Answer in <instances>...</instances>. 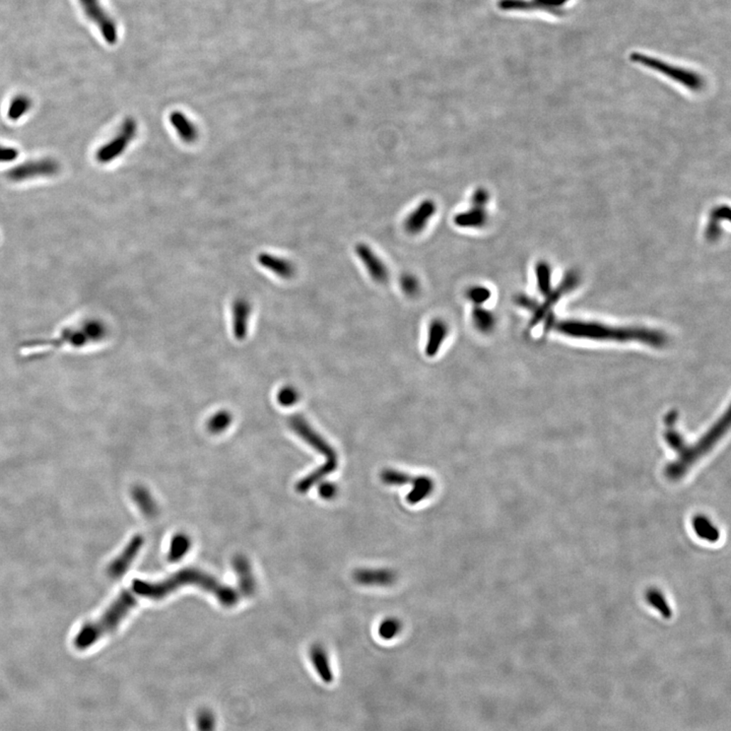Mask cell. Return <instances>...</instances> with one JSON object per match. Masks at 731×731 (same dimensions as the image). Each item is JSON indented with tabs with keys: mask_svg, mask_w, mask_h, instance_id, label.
Instances as JSON below:
<instances>
[{
	"mask_svg": "<svg viewBox=\"0 0 731 731\" xmlns=\"http://www.w3.org/2000/svg\"><path fill=\"white\" fill-rule=\"evenodd\" d=\"M289 424L292 430L318 454L326 457V459L337 458L334 448L315 429L312 428L305 417H302L301 414H295L290 417Z\"/></svg>",
	"mask_w": 731,
	"mask_h": 731,
	"instance_id": "cell-8",
	"label": "cell"
},
{
	"mask_svg": "<svg viewBox=\"0 0 731 731\" xmlns=\"http://www.w3.org/2000/svg\"><path fill=\"white\" fill-rule=\"evenodd\" d=\"M577 282L578 275H575V273H570L569 275L565 277V280H563L562 284L559 285L558 289L549 292L548 298H546V301H544V303L542 304V305H539V304H537V307H535L534 310L532 311V312H534V317H532V322H530V326L534 327L535 325L539 324L542 319H544L549 309L555 305L559 299H560L561 297H563V295H565L566 292H570L571 290L576 285Z\"/></svg>",
	"mask_w": 731,
	"mask_h": 731,
	"instance_id": "cell-14",
	"label": "cell"
},
{
	"mask_svg": "<svg viewBox=\"0 0 731 731\" xmlns=\"http://www.w3.org/2000/svg\"><path fill=\"white\" fill-rule=\"evenodd\" d=\"M437 205L431 199L423 200L405 221V229L409 234L417 235L423 232L431 219L435 216Z\"/></svg>",
	"mask_w": 731,
	"mask_h": 731,
	"instance_id": "cell-13",
	"label": "cell"
},
{
	"mask_svg": "<svg viewBox=\"0 0 731 731\" xmlns=\"http://www.w3.org/2000/svg\"><path fill=\"white\" fill-rule=\"evenodd\" d=\"M646 600L666 619H669L673 615V612H671V608L667 603L666 598L657 589H649L646 593Z\"/></svg>",
	"mask_w": 731,
	"mask_h": 731,
	"instance_id": "cell-32",
	"label": "cell"
},
{
	"mask_svg": "<svg viewBox=\"0 0 731 731\" xmlns=\"http://www.w3.org/2000/svg\"><path fill=\"white\" fill-rule=\"evenodd\" d=\"M250 312L251 307L245 299H237L233 304V332L238 341H242L247 336Z\"/></svg>",
	"mask_w": 731,
	"mask_h": 731,
	"instance_id": "cell-20",
	"label": "cell"
},
{
	"mask_svg": "<svg viewBox=\"0 0 731 731\" xmlns=\"http://www.w3.org/2000/svg\"><path fill=\"white\" fill-rule=\"evenodd\" d=\"M185 586L198 587L212 594L224 607H234L239 601V594L232 587L221 583L211 575L197 568H184L167 579L155 583L138 579L132 582L134 593L153 600H161Z\"/></svg>",
	"mask_w": 731,
	"mask_h": 731,
	"instance_id": "cell-1",
	"label": "cell"
},
{
	"mask_svg": "<svg viewBox=\"0 0 731 731\" xmlns=\"http://www.w3.org/2000/svg\"><path fill=\"white\" fill-rule=\"evenodd\" d=\"M730 219V209L727 207H720L712 212L711 221L706 229V237L711 241H715L721 234L720 227L718 223L721 221Z\"/></svg>",
	"mask_w": 731,
	"mask_h": 731,
	"instance_id": "cell-30",
	"label": "cell"
},
{
	"mask_svg": "<svg viewBox=\"0 0 731 731\" xmlns=\"http://www.w3.org/2000/svg\"><path fill=\"white\" fill-rule=\"evenodd\" d=\"M546 329H555L565 336L578 339H594V341H634L660 348L666 343L667 339L662 332L657 330L640 329V327H614L596 322L579 321V320H556L549 317Z\"/></svg>",
	"mask_w": 731,
	"mask_h": 731,
	"instance_id": "cell-3",
	"label": "cell"
},
{
	"mask_svg": "<svg viewBox=\"0 0 731 731\" xmlns=\"http://www.w3.org/2000/svg\"><path fill=\"white\" fill-rule=\"evenodd\" d=\"M412 489L407 495V502L410 505H416L430 496L434 490V482L426 476L412 478Z\"/></svg>",
	"mask_w": 731,
	"mask_h": 731,
	"instance_id": "cell-25",
	"label": "cell"
},
{
	"mask_svg": "<svg viewBox=\"0 0 731 731\" xmlns=\"http://www.w3.org/2000/svg\"><path fill=\"white\" fill-rule=\"evenodd\" d=\"M402 629V624L400 620L395 619V617H388L381 622L378 633L384 640H391L400 633Z\"/></svg>",
	"mask_w": 731,
	"mask_h": 731,
	"instance_id": "cell-37",
	"label": "cell"
},
{
	"mask_svg": "<svg viewBox=\"0 0 731 731\" xmlns=\"http://www.w3.org/2000/svg\"><path fill=\"white\" fill-rule=\"evenodd\" d=\"M631 60L637 65H642L644 67L666 75L669 79H673L674 82H678L691 91L699 92L704 88L705 81L702 75L693 72V70L671 65L666 61L654 58L653 56L646 55V54L639 53V52L631 54Z\"/></svg>",
	"mask_w": 731,
	"mask_h": 731,
	"instance_id": "cell-6",
	"label": "cell"
},
{
	"mask_svg": "<svg viewBox=\"0 0 731 731\" xmlns=\"http://www.w3.org/2000/svg\"><path fill=\"white\" fill-rule=\"evenodd\" d=\"M337 492H339V490H337L336 483H334L323 482L320 483L319 488H318V493H319L320 497L322 499L327 500V501L334 499L336 497Z\"/></svg>",
	"mask_w": 731,
	"mask_h": 731,
	"instance_id": "cell-41",
	"label": "cell"
},
{
	"mask_svg": "<svg viewBox=\"0 0 731 731\" xmlns=\"http://www.w3.org/2000/svg\"><path fill=\"white\" fill-rule=\"evenodd\" d=\"M356 254L364 264L366 270L374 282L385 284L389 280V270L380 257L365 243H358L355 247Z\"/></svg>",
	"mask_w": 731,
	"mask_h": 731,
	"instance_id": "cell-12",
	"label": "cell"
},
{
	"mask_svg": "<svg viewBox=\"0 0 731 731\" xmlns=\"http://www.w3.org/2000/svg\"><path fill=\"white\" fill-rule=\"evenodd\" d=\"M233 568L237 575L240 590L246 598H251L256 593V580L249 561L245 556H237L233 560Z\"/></svg>",
	"mask_w": 731,
	"mask_h": 731,
	"instance_id": "cell-17",
	"label": "cell"
},
{
	"mask_svg": "<svg viewBox=\"0 0 731 731\" xmlns=\"http://www.w3.org/2000/svg\"><path fill=\"white\" fill-rule=\"evenodd\" d=\"M353 577L364 586H390L396 581L395 571L389 569H358L353 572Z\"/></svg>",
	"mask_w": 731,
	"mask_h": 731,
	"instance_id": "cell-16",
	"label": "cell"
},
{
	"mask_svg": "<svg viewBox=\"0 0 731 731\" xmlns=\"http://www.w3.org/2000/svg\"><path fill=\"white\" fill-rule=\"evenodd\" d=\"M310 655L316 671L321 676L322 680L326 681V683H331L332 680H334V674H332L331 669H330L326 651L323 649L321 646L315 645L311 649Z\"/></svg>",
	"mask_w": 731,
	"mask_h": 731,
	"instance_id": "cell-27",
	"label": "cell"
},
{
	"mask_svg": "<svg viewBox=\"0 0 731 731\" xmlns=\"http://www.w3.org/2000/svg\"><path fill=\"white\" fill-rule=\"evenodd\" d=\"M448 332H449V329L444 320L440 319V318L432 320L429 324L428 339H427L426 348H424V353L429 358H434L438 355L448 336Z\"/></svg>",
	"mask_w": 731,
	"mask_h": 731,
	"instance_id": "cell-18",
	"label": "cell"
},
{
	"mask_svg": "<svg viewBox=\"0 0 731 731\" xmlns=\"http://www.w3.org/2000/svg\"><path fill=\"white\" fill-rule=\"evenodd\" d=\"M400 287H402L403 294L405 296L414 298L417 295H419L421 285H419V280H417L416 275H412V273H405L400 277Z\"/></svg>",
	"mask_w": 731,
	"mask_h": 731,
	"instance_id": "cell-38",
	"label": "cell"
},
{
	"mask_svg": "<svg viewBox=\"0 0 731 731\" xmlns=\"http://www.w3.org/2000/svg\"><path fill=\"white\" fill-rule=\"evenodd\" d=\"M136 131H138V123L136 120L131 117L126 118L116 136L111 139L109 143H105L99 148L96 154L97 161L101 164H108L113 160H116L118 157L123 154L128 148L129 143L136 138Z\"/></svg>",
	"mask_w": 731,
	"mask_h": 731,
	"instance_id": "cell-7",
	"label": "cell"
},
{
	"mask_svg": "<svg viewBox=\"0 0 731 731\" xmlns=\"http://www.w3.org/2000/svg\"><path fill=\"white\" fill-rule=\"evenodd\" d=\"M489 221L487 207L471 204L466 211L459 212L454 218L455 225L464 229H482Z\"/></svg>",
	"mask_w": 731,
	"mask_h": 731,
	"instance_id": "cell-19",
	"label": "cell"
},
{
	"mask_svg": "<svg viewBox=\"0 0 731 731\" xmlns=\"http://www.w3.org/2000/svg\"><path fill=\"white\" fill-rule=\"evenodd\" d=\"M259 264L263 265L266 270H270L271 273L278 275V277L284 278V280H290L295 275L296 273V268H295L294 264L290 263L287 259L282 258V257L271 255L268 253H261L257 257Z\"/></svg>",
	"mask_w": 731,
	"mask_h": 731,
	"instance_id": "cell-21",
	"label": "cell"
},
{
	"mask_svg": "<svg viewBox=\"0 0 731 731\" xmlns=\"http://www.w3.org/2000/svg\"><path fill=\"white\" fill-rule=\"evenodd\" d=\"M693 527L698 537L705 541L715 542L720 537V532L706 516H696L693 521Z\"/></svg>",
	"mask_w": 731,
	"mask_h": 731,
	"instance_id": "cell-29",
	"label": "cell"
},
{
	"mask_svg": "<svg viewBox=\"0 0 731 731\" xmlns=\"http://www.w3.org/2000/svg\"><path fill=\"white\" fill-rule=\"evenodd\" d=\"M106 334L107 329L99 320H79L62 325L48 339L23 343L20 353L23 358H34L54 351H89L91 346L103 341Z\"/></svg>",
	"mask_w": 731,
	"mask_h": 731,
	"instance_id": "cell-2",
	"label": "cell"
},
{
	"mask_svg": "<svg viewBox=\"0 0 731 731\" xmlns=\"http://www.w3.org/2000/svg\"><path fill=\"white\" fill-rule=\"evenodd\" d=\"M79 4L89 20L95 23L97 27H99L101 34L107 40L108 43H115L117 38L116 26L108 15L107 11H104L100 1L99 0H79Z\"/></svg>",
	"mask_w": 731,
	"mask_h": 731,
	"instance_id": "cell-11",
	"label": "cell"
},
{
	"mask_svg": "<svg viewBox=\"0 0 731 731\" xmlns=\"http://www.w3.org/2000/svg\"><path fill=\"white\" fill-rule=\"evenodd\" d=\"M136 605L133 594L128 590L122 591L100 619L88 622L79 630L75 639V647L84 650L95 645L103 637L114 632Z\"/></svg>",
	"mask_w": 731,
	"mask_h": 731,
	"instance_id": "cell-5",
	"label": "cell"
},
{
	"mask_svg": "<svg viewBox=\"0 0 731 731\" xmlns=\"http://www.w3.org/2000/svg\"><path fill=\"white\" fill-rule=\"evenodd\" d=\"M380 478L382 482L388 485H403L412 482V478L409 473L392 468L384 469Z\"/></svg>",
	"mask_w": 731,
	"mask_h": 731,
	"instance_id": "cell-35",
	"label": "cell"
},
{
	"mask_svg": "<svg viewBox=\"0 0 731 731\" xmlns=\"http://www.w3.org/2000/svg\"><path fill=\"white\" fill-rule=\"evenodd\" d=\"M32 107L29 97L18 95L11 102L8 110V116L11 121L20 119Z\"/></svg>",
	"mask_w": 731,
	"mask_h": 731,
	"instance_id": "cell-33",
	"label": "cell"
},
{
	"mask_svg": "<svg viewBox=\"0 0 731 731\" xmlns=\"http://www.w3.org/2000/svg\"><path fill=\"white\" fill-rule=\"evenodd\" d=\"M730 412L725 414L697 443L688 446L687 442L683 440L680 432L674 428V423L676 422V416L671 414L667 417L666 423H669V428L667 429L664 438L667 444L671 449L676 450L678 454V458L671 462L666 468V476L669 480H678L683 478L688 473V469L705 456L708 452L713 449L714 446L719 442L726 431L730 428Z\"/></svg>",
	"mask_w": 731,
	"mask_h": 731,
	"instance_id": "cell-4",
	"label": "cell"
},
{
	"mask_svg": "<svg viewBox=\"0 0 731 731\" xmlns=\"http://www.w3.org/2000/svg\"><path fill=\"white\" fill-rule=\"evenodd\" d=\"M490 198L489 191L485 189V188L478 187L471 195V204L487 207L490 202Z\"/></svg>",
	"mask_w": 731,
	"mask_h": 731,
	"instance_id": "cell-40",
	"label": "cell"
},
{
	"mask_svg": "<svg viewBox=\"0 0 731 731\" xmlns=\"http://www.w3.org/2000/svg\"><path fill=\"white\" fill-rule=\"evenodd\" d=\"M143 546V539L141 535H136L131 542H128L123 551L117 556L116 560L114 561L110 566V574L111 576L115 578H119L121 575H123L127 570H128L129 566L131 565L132 562L136 560L138 556L139 551Z\"/></svg>",
	"mask_w": 731,
	"mask_h": 731,
	"instance_id": "cell-15",
	"label": "cell"
},
{
	"mask_svg": "<svg viewBox=\"0 0 731 731\" xmlns=\"http://www.w3.org/2000/svg\"><path fill=\"white\" fill-rule=\"evenodd\" d=\"M492 297V292L485 285H473L466 291V298L475 306H483Z\"/></svg>",
	"mask_w": 731,
	"mask_h": 731,
	"instance_id": "cell-36",
	"label": "cell"
},
{
	"mask_svg": "<svg viewBox=\"0 0 731 731\" xmlns=\"http://www.w3.org/2000/svg\"><path fill=\"white\" fill-rule=\"evenodd\" d=\"M471 321L480 334H490L496 327L497 319L492 311L483 306H475L471 313Z\"/></svg>",
	"mask_w": 731,
	"mask_h": 731,
	"instance_id": "cell-24",
	"label": "cell"
},
{
	"mask_svg": "<svg viewBox=\"0 0 731 731\" xmlns=\"http://www.w3.org/2000/svg\"><path fill=\"white\" fill-rule=\"evenodd\" d=\"M18 150L11 146L0 145V163H11L18 159Z\"/></svg>",
	"mask_w": 731,
	"mask_h": 731,
	"instance_id": "cell-42",
	"label": "cell"
},
{
	"mask_svg": "<svg viewBox=\"0 0 731 731\" xmlns=\"http://www.w3.org/2000/svg\"><path fill=\"white\" fill-rule=\"evenodd\" d=\"M570 0H500L498 6L505 11H542L551 15H563L564 6Z\"/></svg>",
	"mask_w": 731,
	"mask_h": 731,
	"instance_id": "cell-9",
	"label": "cell"
},
{
	"mask_svg": "<svg viewBox=\"0 0 731 731\" xmlns=\"http://www.w3.org/2000/svg\"><path fill=\"white\" fill-rule=\"evenodd\" d=\"M132 497L138 508L141 509V513L146 517H154L157 515L158 505L152 494L145 487L138 485V487L134 488L132 490Z\"/></svg>",
	"mask_w": 731,
	"mask_h": 731,
	"instance_id": "cell-26",
	"label": "cell"
},
{
	"mask_svg": "<svg viewBox=\"0 0 731 731\" xmlns=\"http://www.w3.org/2000/svg\"><path fill=\"white\" fill-rule=\"evenodd\" d=\"M232 414L227 410H219L207 422V429L211 434H221L227 430L232 423Z\"/></svg>",
	"mask_w": 731,
	"mask_h": 731,
	"instance_id": "cell-31",
	"label": "cell"
},
{
	"mask_svg": "<svg viewBox=\"0 0 731 731\" xmlns=\"http://www.w3.org/2000/svg\"><path fill=\"white\" fill-rule=\"evenodd\" d=\"M170 123L175 129L177 134L180 136L184 143H193L197 141L198 138V131L197 126L192 123V121L184 115V113L180 111H173L170 114Z\"/></svg>",
	"mask_w": 731,
	"mask_h": 731,
	"instance_id": "cell-23",
	"label": "cell"
},
{
	"mask_svg": "<svg viewBox=\"0 0 731 731\" xmlns=\"http://www.w3.org/2000/svg\"><path fill=\"white\" fill-rule=\"evenodd\" d=\"M337 466H339L337 458L327 459L324 464H322L321 466H319V468L315 469L312 473H309L308 476H306L305 478H302V480L297 483V492L300 493V494H305L309 490L312 489L316 483L321 482L323 478L334 473L336 471Z\"/></svg>",
	"mask_w": 731,
	"mask_h": 731,
	"instance_id": "cell-22",
	"label": "cell"
},
{
	"mask_svg": "<svg viewBox=\"0 0 731 731\" xmlns=\"http://www.w3.org/2000/svg\"><path fill=\"white\" fill-rule=\"evenodd\" d=\"M191 539L188 535L177 534L170 542L168 560L171 563L180 562L191 549Z\"/></svg>",
	"mask_w": 731,
	"mask_h": 731,
	"instance_id": "cell-28",
	"label": "cell"
},
{
	"mask_svg": "<svg viewBox=\"0 0 731 731\" xmlns=\"http://www.w3.org/2000/svg\"><path fill=\"white\" fill-rule=\"evenodd\" d=\"M59 164L52 159L36 160L23 163L22 165L9 170L8 176L9 180L15 182L29 180L35 177L52 176L57 174Z\"/></svg>",
	"mask_w": 731,
	"mask_h": 731,
	"instance_id": "cell-10",
	"label": "cell"
},
{
	"mask_svg": "<svg viewBox=\"0 0 731 731\" xmlns=\"http://www.w3.org/2000/svg\"><path fill=\"white\" fill-rule=\"evenodd\" d=\"M300 400L298 390L292 386H285L277 393V402L284 407H291Z\"/></svg>",
	"mask_w": 731,
	"mask_h": 731,
	"instance_id": "cell-39",
	"label": "cell"
},
{
	"mask_svg": "<svg viewBox=\"0 0 731 731\" xmlns=\"http://www.w3.org/2000/svg\"><path fill=\"white\" fill-rule=\"evenodd\" d=\"M535 273L537 277V287L539 292L544 296H548L551 292V268L546 263H539L535 266Z\"/></svg>",
	"mask_w": 731,
	"mask_h": 731,
	"instance_id": "cell-34",
	"label": "cell"
}]
</instances>
